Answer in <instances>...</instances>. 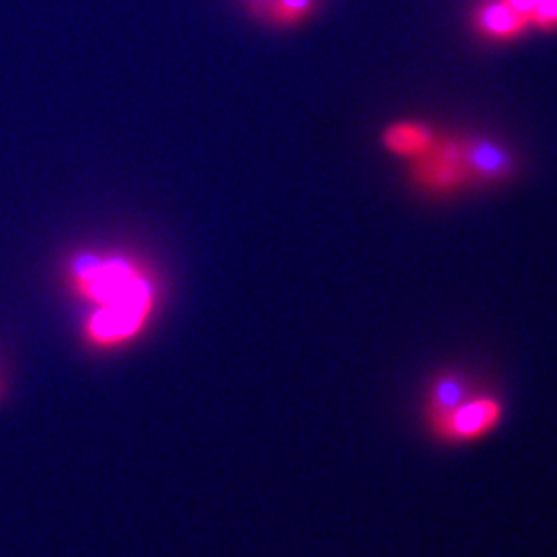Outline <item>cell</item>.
<instances>
[{"instance_id": "cell-7", "label": "cell", "mask_w": 557, "mask_h": 557, "mask_svg": "<svg viewBox=\"0 0 557 557\" xmlns=\"http://www.w3.org/2000/svg\"><path fill=\"white\" fill-rule=\"evenodd\" d=\"M531 21L541 27H557V0H537Z\"/></svg>"}, {"instance_id": "cell-8", "label": "cell", "mask_w": 557, "mask_h": 557, "mask_svg": "<svg viewBox=\"0 0 557 557\" xmlns=\"http://www.w3.org/2000/svg\"><path fill=\"white\" fill-rule=\"evenodd\" d=\"M308 4H310V0H283V9L287 13H301L308 9Z\"/></svg>"}, {"instance_id": "cell-5", "label": "cell", "mask_w": 557, "mask_h": 557, "mask_svg": "<svg viewBox=\"0 0 557 557\" xmlns=\"http://www.w3.org/2000/svg\"><path fill=\"white\" fill-rule=\"evenodd\" d=\"M436 140L425 126L419 124H395L384 133V145L388 151L403 156V158H421L432 149Z\"/></svg>"}, {"instance_id": "cell-3", "label": "cell", "mask_w": 557, "mask_h": 557, "mask_svg": "<svg viewBox=\"0 0 557 557\" xmlns=\"http://www.w3.org/2000/svg\"><path fill=\"white\" fill-rule=\"evenodd\" d=\"M418 160V178L430 188L448 190L462 184L467 176H471L465 163L462 145L457 143H434L432 149Z\"/></svg>"}, {"instance_id": "cell-2", "label": "cell", "mask_w": 557, "mask_h": 557, "mask_svg": "<svg viewBox=\"0 0 557 557\" xmlns=\"http://www.w3.org/2000/svg\"><path fill=\"white\" fill-rule=\"evenodd\" d=\"M475 382L460 370H440L425 386L423 403H421V418L425 428L436 423L438 419L448 416L471 393H475Z\"/></svg>"}, {"instance_id": "cell-6", "label": "cell", "mask_w": 557, "mask_h": 557, "mask_svg": "<svg viewBox=\"0 0 557 557\" xmlns=\"http://www.w3.org/2000/svg\"><path fill=\"white\" fill-rule=\"evenodd\" d=\"M527 23L529 20L518 15L517 11L504 0L483 7V11L479 13V25L485 29V34L494 38H512Z\"/></svg>"}, {"instance_id": "cell-1", "label": "cell", "mask_w": 557, "mask_h": 557, "mask_svg": "<svg viewBox=\"0 0 557 557\" xmlns=\"http://www.w3.org/2000/svg\"><path fill=\"white\" fill-rule=\"evenodd\" d=\"M506 418V405L498 393L478 388L448 416L425 428L434 438L448 446H465L492 436Z\"/></svg>"}, {"instance_id": "cell-4", "label": "cell", "mask_w": 557, "mask_h": 557, "mask_svg": "<svg viewBox=\"0 0 557 557\" xmlns=\"http://www.w3.org/2000/svg\"><path fill=\"white\" fill-rule=\"evenodd\" d=\"M462 153L471 176L485 180L504 178L512 165L508 153L490 140H471L462 145Z\"/></svg>"}]
</instances>
